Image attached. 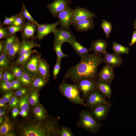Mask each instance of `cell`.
<instances>
[{"label": "cell", "instance_id": "21", "mask_svg": "<svg viewBox=\"0 0 136 136\" xmlns=\"http://www.w3.org/2000/svg\"><path fill=\"white\" fill-rule=\"evenodd\" d=\"M40 45L35 42L33 40L27 41L23 38L21 43L20 50L19 53V56L26 53L31 50L33 48L38 47H40Z\"/></svg>", "mask_w": 136, "mask_h": 136}, {"label": "cell", "instance_id": "62", "mask_svg": "<svg viewBox=\"0 0 136 136\" xmlns=\"http://www.w3.org/2000/svg\"><path fill=\"white\" fill-rule=\"evenodd\" d=\"M5 113H3L0 114V117H3L5 115Z\"/></svg>", "mask_w": 136, "mask_h": 136}, {"label": "cell", "instance_id": "42", "mask_svg": "<svg viewBox=\"0 0 136 136\" xmlns=\"http://www.w3.org/2000/svg\"><path fill=\"white\" fill-rule=\"evenodd\" d=\"M12 35L8 30L5 27L0 26V39H6Z\"/></svg>", "mask_w": 136, "mask_h": 136}, {"label": "cell", "instance_id": "16", "mask_svg": "<svg viewBox=\"0 0 136 136\" xmlns=\"http://www.w3.org/2000/svg\"><path fill=\"white\" fill-rule=\"evenodd\" d=\"M93 18L79 21L74 23L72 25L78 32L88 31L93 28L94 23Z\"/></svg>", "mask_w": 136, "mask_h": 136}, {"label": "cell", "instance_id": "6", "mask_svg": "<svg viewBox=\"0 0 136 136\" xmlns=\"http://www.w3.org/2000/svg\"><path fill=\"white\" fill-rule=\"evenodd\" d=\"M106 97L96 88L90 93L87 97L86 106L89 109L97 106L107 103Z\"/></svg>", "mask_w": 136, "mask_h": 136}, {"label": "cell", "instance_id": "45", "mask_svg": "<svg viewBox=\"0 0 136 136\" xmlns=\"http://www.w3.org/2000/svg\"><path fill=\"white\" fill-rule=\"evenodd\" d=\"M13 95L12 92H6L4 96L2 99L6 103H8L10 101Z\"/></svg>", "mask_w": 136, "mask_h": 136}, {"label": "cell", "instance_id": "40", "mask_svg": "<svg viewBox=\"0 0 136 136\" xmlns=\"http://www.w3.org/2000/svg\"><path fill=\"white\" fill-rule=\"evenodd\" d=\"M0 82V89L2 91H7L12 89L11 82L4 81L2 80Z\"/></svg>", "mask_w": 136, "mask_h": 136}, {"label": "cell", "instance_id": "7", "mask_svg": "<svg viewBox=\"0 0 136 136\" xmlns=\"http://www.w3.org/2000/svg\"><path fill=\"white\" fill-rule=\"evenodd\" d=\"M96 79H82L76 84H77L80 92L82 93V95L86 98L91 92L96 89Z\"/></svg>", "mask_w": 136, "mask_h": 136}, {"label": "cell", "instance_id": "10", "mask_svg": "<svg viewBox=\"0 0 136 136\" xmlns=\"http://www.w3.org/2000/svg\"><path fill=\"white\" fill-rule=\"evenodd\" d=\"M71 3V0H54L46 7L52 15L57 17L59 13L66 8Z\"/></svg>", "mask_w": 136, "mask_h": 136}, {"label": "cell", "instance_id": "46", "mask_svg": "<svg viewBox=\"0 0 136 136\" xmlns=\"http://www.w3.org/2000/svg\"><path fill=\"white\" fill-rule=\"evenodd\" d=\"M19 100L15 96H13L9 102V105L11 108L15 107L18 103Z\"/></svg>", "mask_w": 136, "mask_h": 136}, {"label": "cell", "instance_id": "27", "mask_svg": "<svg viewBox=\"0 0 136 136\" xmlns=\"http://www.w3.org/2000/svg\"><path fill=\"white\" fill-rule=\"evenodd\" d=\"M21 43L17 38L9 50L8 54L10 56L13 57L19 53L20 50Z\"/></svg>", "mask_w": 136, "mask_h": 136}, {"label": "cell", "instance_id": "28", "mask_svg": "<svg viewBox=\"0 0 136 136\" xmlns=\"http://www.w3.org/2000/svg\"><path fill=\"white\" fill-rule=\"evenodd\" d=\"M33 113L36 118L40 120L45 119L46 117V111L41 106H37L35 107Z\"/></svg>", "mask_w": 136, "mask_h": 136}, {"label": "cell", "instance_id": "60", "mask_svg": "<svg viewBox=\"0 0 136 136\" xmlns=\"http://www.w3.org/2000/svg\"><path fill=\"white\" fill-rule=\"evenodd\" d=\"M6 112L5 111L0 109V114L3 113H6Z\"/></svg>", "mask_w": 136, "mask_h": 136}, {"label": "cell", "instance_id": "51", "mask_svg": "<svg viewBox=\"0 0 136 136\" xmlns=\"http://www.w3.org/2000/svg\"><path fill=\"white\" fill-rule=\"evenodd\" d=\"M7 106L6 103L4 101L2 98H1L0 99V108H6Z\"/></svg>", "mask_w": 136, "mask_h": 136}, {"label": "cell", "instance_id": "58", "mask_svg": "<svg viewBox=\"0 0 136 136\" xmlns=\"http://www.w3.org/2000/svg\"><path fill=\"white\" fill-rule=\"evenodd\" d=\"M5 135L7 136H14L15 135V134L13 132H10L8 133Z\"/></svg>", "mask_w": 136, "mask_h": 136}, {"label": "cell", "instance_id": "56", "mask_svg": "<svg viewBox=\"0 0 136 136\" xmlns=\"http://www.w3.org/2000/svg\"><path fill=\"white\" fill-rule=\"evenodd\" d=\"M13 74L12 73L7 71H5L3 72V77H6L9 75H10Z\"/></svg>", "mask_w": 136, "mask_h": 136}, {"label": "cell", "instance_id": "15", "mask_svg": "<svg viewBox=\"0 0 136 136\" xmlns=\"http://www.w3.org/2000/svg\"><path fill=\"white\" fill-rule=\"evenodd\" d=\"M115 78L113 69L106 64L98 73L96 79L98 81L106 82L111 83Z\"/></svg>", "mask_w": 136, "mask_h": 136}, {"label": "cell", "instance_id": "9", "mask_svg": "<svg viewBox=\"0 0 136 136\" xmlns=\"http://www.w3.org/2000/svg\"><path fill=\"white\" fill-rule=\"evenodd\" d=\"M95 17V14L84 7H76L74 9L70 22V25L74 23Z\"/></svg>", "mask_w": 136, "mask_h": 136}, {"label": "cell", "instance_id": "41", "mask_svg": "<svg viewBox=\"0 0 136 136\" xmlns=\"http://www.w3.org/2000/svg\"><path fill=\"white\" fill-rule=\"evenodd\" d=\"M61 61L57 59L56 63L54 67L53 75V78L55 79L58 75L60 70Z\"/></svg>", "mask_w": 136, "mask_h": 136}, {"label": "cell", "instance_id": "23", "mask_svg": "<svg viewBox=\"0 0 136 136\" xmlns=\"http://www.w3.org/2000/svg\"><path fill=\"white\" fill-rule=\"evenodd\" d=\"M46 83L42 76L39 75L33 77L30 86L32 89L35 90L42 88Z\"/></svg>", "mask_w": 136, "mask_h": 136}, {"label": "cell", "instance_id": "19", "mask_svg": "<svg viewBox=\"0 0 136 136\" xmlns=\"http://www.w3.org/2000/svg\"><path fill=\"white\" fill-rule=\"evenodd\" d=\"M50 65L46 60L40 56L39 59L38 71L40 74L43 77L46 83L50 79Z\"/></svg>", "mask_w": 136, "mask_h": 136}, {"label": "cell", "instance_id": "20", "mask_svg": "<svg viewBox=\"0 0 136 136\" xmlns=\"http://www.w3.org/2000/svg\"><path fill=\"white\" fill-rule=\"evenodd\" d=\"M110 84L106 82L98 81L96 79V88L108 99L111 98L113 92Z\"/></svg>", "mask_w": 136, "mask_h": 136}, {"label": "cell", "instance_id": "39", "mask_svg": "<svg viewBox=\"0 0 136 136\" xmlns=\"http://www.w3.org/2000/svg\"><path fill=\"white\" fill-rule=\"evenodd\" d=\"M23 26H18L14 25H10L5 27L9 31L11 35L15 34L19 31H21Z\"/></svg>", "mask_w": 136, "mask_h": 136}, {"label": "cell", "instance_id": "49", "mask_svg": "<svg viewBox=\"0 0 136 136\" xmlns=\"http://www.w3.org/2000/svg\"><path fill=\"white\" fill-rule=\"evenodd\" d=\"M136 43V30L132 32V35L130 42L129 44L130 46H132Z\"/></svg>", "mask_w": 136, "mask_h": 136}, {"label": "cell", "instance_id": "4", "mask_svg": "<svg viewBox=\"0 0 136 136\" xmlns=\"http://www.w3.org/2000/svg\"><path fill=\"white\" fill-rule=\"evenodd\" d=\"M77 124L78 127L94 134L99 131L101 125L94 119L90 111L86 110L80 111Z\"/></svg>", "mask_w": 136, "mask_h": 136}, {"label": "cell", "instance_id": "55", "mask_svg": "<svg viewBox=\"0 0 136 136\" xmlns=\"http://www.w3.org/2000/svg\"><path fill=\"white\" fill-rule=\"evenodd\" d=\"M19 113L21 116L23 117H26L27 115V111H21Z\"/></svg>", "mask_w": 136, "mask_h": 136}, {"label": "cell", "instance_id": "47", "mask_svg": "<svg viewBox=\"0 0 136 136\" xmlns=\"http://www.w3.org/2000/svg\"><path fill=\"white\" fill-rule=\"evenodd\" d=\"M27 91V90L25 88H22L16 92V95L18 97H20L25 94L26 93Z\"/></svg>", "mask_w": 136, "mask_h": 136}, {"label": "cell", "instance_id": "34", "mask_svg": "<svg viewBox=\"0 0 136 136\" xmlns=\"http://www.w3.org/2000/svg\"><path fill=\"white\" fill-rule=\"evenodd\" d=\"M63 43H59L54 44L53 49L55 52L57 56V59L61 60L62 59L67 57L68 55L63 53L61 50V47Z\"/></svg>", "mask_w": 136, "mask_h": 136}, {"label": "cell", "instance_id": "54", "mask_svg": "<svg viewBox=\"0 0 136 136\" xmlns=\"http://www.w3.org/2000/svg\"><path fill=\"white\" fill-rule=\"evenodd\" d=\"M13 81L17 86L19 89H20L21 87V84L19 81L17 79V80H15Z\"/></svg>", "mask_w": 136, "mask_h": 136}, {"label": "cell", "instance_id": "18", "mask_svg": "<svg viewBox=\"0 0 136 136\" xmlns=\"http://www.w3.org/2000/svg\"><path fill=\"white\" fill-rule=\"evenodd\" d=\"M23 38L25 40L34 38V34L37 32V25L30 21L25 23L21 31Z\"/></svg>", "mask_w": 136, "mask_h": 136}, {"label": "cell", "instance_id": "38", "mask_svg": "<svg viewBox=\"0 0 136 136\" xmlns=\"http://www.w3.org/2000/svg\"><path fill=\"white\" fill-rule=\"evenodd\" d=\"M29 102L31 105H35L39 102L38 95L37 92L34 90L32 92L29 98Z\"/></svg>", "mask_w": 136, "mask_h": 136}, {"label": "cell", "instance_id": "2", "mask_svg": "<svg viewBox=\"0 0 136 136\" xmlns=\"http://www.w3.org/2000/svg\"><path fill=\"white\" fill-rule=\"evenodd\" d=\"M55 130L54 123L50 120H48L40 125H30L25 127L23 128L21 133L24 136L54 135Z\"/></svg>", "mask_w": 136, "mask_h": 136}, {"label": "cell", "instance_id": "17", "mask_svg": "<svg viewBox=\"0 0 136 136\" xmlns=\"http://www.w3.org/2000/svg\"><path fill=\"white\" fill-rule=\"evenodd\" d=\"M108 46L107 42L103 40L98 39L92 42L89 49L93 53L103 54L107 52L106 48Z\"/></svg>", "mask_w": 136, "mask_h": 136}, {"label": "cell", "instance_id": "29", "mask_svg": "<svg viewBox=\"0 0 136 136\" xmlns=\"http://www.w3.org/2000/svg\"><path fill=\"white\" fill-rule=\"evenodd\" d=\"M29 95L28 94L22 97L18 103L21 111H27L29 109Z\"/></svg>", "mask_w": 136, "mask_h": 136}, {"label": "cell", "instance_id": "1", "mask_svg": "<svg viewBox=\"0 0 136 136\" xmlns=\"http://www.w3.org/2000/svg\"><path fill=\"white\" fill-rule=\"evenodd\" d=\"M104 61L101 54L89 53L81 59L78 63L69 69L64 78L71 80L75 84L84 79H96L98 68Z\"/></svg>", "mask_w": 136, "mask_h": 136}, {"label": "cell", "instance_id": "52", "mask_svg": "<svg viewBox=\"0 0 136 136\" xmlns=\"http://www.w3.org/2000/svg\"><path fill=\"white\" fill-rule=\"evenodd\" d=\"M4 48V41H0V52H2Z\"/></svg>", "mask_w": 136, "mask_h": 136}, {"label": "cell", "instance_id": "31", "mask_svg": "<svg viewBox=\"0 0 136 136\" xmlns=\"http://www.w3.org/2000/svg\"><path fill=\"white\" fill-rule=\"evenodd\" d=\"M100 27L105 32L107 38L108 39L113 28V26L111 22L104 19L102 21Z\"/></svg>", "mask_w": 136, "mask_h": 136}, {"label": "cell", "instance_id": "59", "mask_svg": "<svg viewBox=\"0 0 136 136\" xmlns=\"http://www.w3.org/2000/svg\"><path fill=\"white\" fill-rule=\"evenodd\" d=\"M134 26V28L135 29H136V19H135L133 23Z\"/></svg>", "mask_w": 136, "mask_h": 136}, {"label": "cell", "instance_id": "53", "mask_svg": "<svg viewBox=\"0 0 136 136\" xmlns=\"http://www.w3.org/2000/svg\"><path fill=\"white\" fill-rule=\"evenodd\" d=\"M12 86V89L16 90L19 89V88L14 83L13 81L11 82Z\"/></svg>", "mask_w": 136, "mask_h": 136}, {"label": "cell", "instance_id": "11", "mask_svg": "<svg viewBox=\"0 0 136 136\" xmlns=\"http://www.w3.org/2000/svg\"><path fill=\"white\" fill-rule=\"evenodd\" d=\"M74 10L69 6L58 14L57 17L58 19L60 28L70 30V22Z\"/></svg>", "mask_w": 136, "mask_h": 136}, {"label": "cell", "instance_id": "24", "mask_svg": "<svg viewBox=\"0 0 136 136\" xmlns=\"http://www.w3.org/2000/svg\"><path fill=\"white\" fill-rule=\"evenodd\" d=\"M112 49L114 52L121 54H128L129 53V49L115 42H112Z\"/></svg>", "mask_w": 136, "mask_h": 136}, {"label": "cell", "instance_id": "44", "mask_svg": "<svg viewBox=\"0 0 136 136\" xmlns=\"http://www.w3.org/2000/svg\"><path fill=\"white\" fill-rule=\"evenodd\" d=\"M24 70H22L21 68L19 66L14 67L11 69V72L16 77L18 78L20 77L22 75Z\"/></svg>", "mask_w": 136, "mask_h": 136}, {"label": "cell", "instance_id": "22", "mask_svg": "<svg viewBox=\"0 0 136 136\" xmlns=\"http://www.w3.org/2000/svg\"><path fill=\"white\" fill-rule=\"evenodd\" d=\"M69 43L79 56L81 59L91 52L89 49L85 47L76 40Z\"/></svg>", "mask_w": 136, "mask_h": 136}, {"label": "cell", "instance_id": "48", "mask_svg": "<svg viewBox=\"0 0 136 136\" xmlns=\"http://www.w3.org/2000/svg\"><path fill=\"white\" fill-rule=\"evenodd\" d=\"M15 77L13 74L12 75L6 77H3L2 80L4 81H13L15 80Z\"/></svg>", "mask_w": 136, "mask_h": 136}, {"label": "cell", "instance_id": "61", "mask_svg": "<svg viewBox=\"0 0 136 136\" xmlns=\"http://www.w3.org/2000/svg\"><path fill=\"white\" fill-rule=\"evenodd\" d=\"M4 120V118L2 117H0V124H2L3 123V121Z\"/></svg>", "mask_w": 136, "mask_h": 136}, {"label": "cell", "instance_id": "12", "mask_svg": "<svg viewBox=\"0 0 136 136\" xmlns=\"http://www.w3.org/2000/svg\"><path fill=\"white\" fill-rule=\"evenodd\" d=\"M40 56L39 55H33L30 57L27 61L23 65V70L32 77L40 75L38 71Z\"/></svg>", "mask_w": 136, "mask_h": 136}, {"label": "cell", "instance_id": "25", "mask_svg": "<svg viewBox=\"0 0 136 136\" xmlns=\"http://www.w3.org/2000/svg\"><path fill=\"white\" fill-rule=\"evenodd\" d=\"M33 77L24 70L21 76L17 79L23 86L27 87L30 85Z\"/></svg>", "mask_w": 136, "mask_h": 136}, {"label": "cell", "instance_id": "14", "mask_svg": "<svg viewBox=\"0 0 136 136\" xmlns=\"http://www.w3.org/2000/svg\"><path fill=\"white\" fill-rule=\"evenodd\" d=\"M102 54L103 56L104 62L113 69L120 66L123 61L120 54L115 52L111 53L107 52Z\"/></svg>", "mask_w": 136, "mask_h": 136}, {"label": "cell", "instance_id": "30", "mask_svg": "<svg viewBox=\"0 0 136 136\" xmlns=\"http://www.w3.org/2000/svg\"><path fill=\"white\" fill-rule=\"evenodd\" d=\"M37 52L36 50H31L26 53L20 56L16 61V64L17 65H23L29 60L32 54Z\"/></svg>", "mask_w": 136, "mask_h": 136}, {"label": "cell", "instance_id": "35", "mask_svg": "<svg viewBox=\"0 0 136 136\" xmlns=\"http://www.w3.org/2000/svg\"><path fill=\"white\" fill-rule=\"evenodd\" d=\"M12 129L11 124L7 120L5 121L1 125L0 134L1 135H6Z\"/></svg>", "mask_w": 136, "mask_h": 136}, {"label": "cell", "instance_id": "36", "mask_svg": "<svg viewBox=\"0 0 136 136\" xmlns=\"http://www.w3.org/2000/svg\"><path fill=\"white\" fill-rule=\"evenodd\" d=\"M15 19L13 23L10 25L18 26H23L25 23V19L19 13L15 15Z\"/></svg>", "mask_w": 136, "mask_h": 136}, {"label": "cell", "instance_id": "5", "mask_svg": "<svg viewBox=\"0 0 136 136\" xmlns=\"http://www.w3.org/2000/svg\"><path fill=\"white\" fill-rule=\"evenodd\" d=\"M54 36V44L67 42L76 40L75 36L70 30L61 28L57 29L53 32Z\"/></svg>", "mask_w": 136, "mask_h": 136}, {"label": "cell", "instance_id": "57", "mask_svg": "<svg viewBox=\"0 0 136 136\" xmlns=\"http://www.w3.org/2000/svg\"><path fill=\"white\" fill-rule=\"evenodd\" d=\"M3 70L0 69V81L2 80V79L3 77Z\"/></svg>", "mask_w": 136, "mask_h": 136}, {"label": "cell", "instance_id": "3", "mask_svg": "<svg viewBox=\"0 0 136 136\" xmlns=\"http://www.w3.org/2000/svg\"><path fill=\"white\" fill-rule=\"evenodd\" d=\"M59 89L61 94L71 102L86 106L84 100L80 96V91L77 84H69L63 81L59 85Z\"/></svg>", "mask_w": 136, "mask_h": 136}, {"label": "cell", "instance_id": "43", "mask_svg": "<svg viewBox=\"0 0 136 136\" xmlns=\"http://www.w3.org/2000/svg\"><path fill=\"white\" fill-rule=\"evenodd\" d=\"M15 18V15L11 16L9 17L5 15V19L3 22L0 24V26L10 25L14 21Z\"/></svg>", "mask_w": 136, "mask_h": 136}, {"label": "cell", "instance_id": "50", "mask_svg": "<svg viewBox=\"0 0 136 136\" xmlns=\"http://www.w3.org/2000/svg\"><path fill=\"white\" fill-rule=\"evenodd\" d=\"M19 113V110L16 108H14L12 111V116L13 118H15L18 115Z\"/></svg>", "mask_w": 136, "mask_h": 136}, {"label": "cell", "instance_id": "8", "mask_svg": "<svg viewBox=\"0 0 136 136\" xmlns=\"http://www.w3.org/2000/svg\"><path fill=\"white\" fill-rule=\"evenodd\" d=\"M111 104L108 102L90 109L91 114L97 122L105 119L111 108Z\"/></svg>", "mask_w": 136, "mask_h": 136}, {"label": "cell", "instance_id": "13", "mask_svg": "<svg viewBox=\"0 0 136 136\" xmlns=\"http://www.w3.org/2000/svg\"><path fill=\"white\" fill-rule=\"evenodd\" d=\"M59 24L58 21L50 24L45 23L40 24L38 23L37 25V34L36 38L39 40H41L49 33H53L57 29Z\"/></svg>", "mask_w": 136, "mask_h": 136}, {"label": "cell", "instance_id": "32", "mask_svg": "<svg viewBox=\"0 0 136 136\" xmlns=\"http://www.w3.org/2000/svg\"><path fill=\"white\" fill-rule=\"evenodd\" d=\"M21 15L25 19L27 20L28 21L37 25L39 23L34 20L31 14L27 9L25 5L23 3L22 8L20 12Z\"/></svg>", "mask_w": 136, "mask_h": 136}, {"label": "cell", "instance_id": "33", "mask_svg": "<svg viewBox=\"0 0 136 136\" xmlns=\"http://www.w3.org/2000/svg\"><path fill=\"white\" fill-rule=\"evenodd\" d=\"M7 54L3 52L0 56V69L4 70L8 68L10 62Z\"/></svg>", "mask_w": 136, "mask_h": 136}, {"label": "cell", "instance_id": "37", "mask_svg": "<svg viewBox=\"0 0 136 136\" xmlns=\"http://www.w3.org/2000/svg\"><path fill=\"white\" fill-rule=\"evenodd\" d=\"M60 136H73L74 135L70 129L65 126L62 125L59 127L58 132Z\"/></svg>", "mask_w": 136, "mask_h": 136}, {"label": "cell", "instance_id": "26", "mask_svg": "<svg viewBox=\"0 0 136 136\" xmlns=\"http://www.w3.org/2000/svg\"><path fill=\"white\" fill-rule=\"evenodd\" d=\"M17 38L16 35L15 34L12 35L6 38L5 40L4 41V48L3 52L7 54L13 43Z\"/></svg>", "mask_w": 136, "mask_h": 136}]
</instances>
